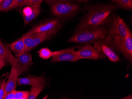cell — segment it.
<instances>
[{
    "mask_svg": "<svg viewBox=\"0 0 132 99\" xmlns=\"http://www.w3.org/2000/svg\"><path fill=\"white\" fill-rule=\"evenodd\" d=\"M117 6L112 3L97 4L89 6L80 22L92 26H104L109 23L112 14Z\"/></svg>",
    "mask_w": 132,
    "mask_h": 99,
    "instance_id": "6da1fadb",
    "label": "cell"
},
{
    "mask_svg": "<svg viewBox=\"0 0 132 99\" xmlns=\"http://www.w3.org/2000/svg\"><path fill=\"white\" fill-rule=\"evenodd\" d=\"M107 33V29L104 26L88 25L80 22L69 42L80 44H91L104 38Z\"/></svg>",
    "mask_w": 132,
    "mask_h": 99,
    "instance_id": "7a4b0ae2",
    "label": "cell"
},
{
    "mask_svg": "<svg viewBox=\"0 0 132 99\" xmlns=\"http://www.w3.org/2000/svg\"><path fill=\"white\" fill-rule=\"evenodd\" d=\"M49 6L51 14L63 20L76 15L81 6L75 1L70 0H44Z\"/></svg>",
    "mask_w": 132,
    "mask_h": 99,
    "instance_id": "3957f363",
    "label": "cell"
},
{
    "mask_svg": "<svg viewBox=\"0 0 132 99\" xmlns=\"http://www.w3.org/2000/svg\"><path fill=\"white\" fill-rule=\"evenodd\" d=\"M93 47L104 58H108L110 61L114 62L120 61V53L113 44L112 38L107 35L104 38L95 42Z\"/></svg>",
    "mask_w": 132,
    "mask_h": 99,
    "instance_id": "277c9868",
    "label": "cell"
},
{
    "mask_svg": "<svg viewBox=\"0 0 132 99\" xmlns=\"http://www.w3.org/2000/svg\"><path fill=\"white\" fill-rule=\"evenodd\" d=\"M63 20L59 18H51L35 26L25 34L41 32L54 36L60 30L63 26Z\"/></svg>",
    "mask_w": 132,
    "mask_h": 99,
    "instance_id": "5b68a950",
    "label": "cell"
},
{
    "mask_svg": "<svg viewBox=\"0 0 132 99\" xmlns=\"http://www.w3.org/2000/svg\"><path fill=\"white\" fill-rule=\"evenodd\" d=\"M107 29V35L113 39L115 37L125 38L127 36L129 28L123 19L117 15L112 17Z\"/></svg>",
    "mask_w": 132,
    "mask_h": 99,
    "instance_id": "8992f818",
    "label": "cell"
},
{
    "mask_svg": "<svg viewBox=\"0 0 132 99\" xmlns=\"http://www.w3.org/2000/svg\"><path fill=\"white\" fill-rule=\"evenodd\" d=\"M113 44L120 53L122 54L129 62L132 61V34L129 29L125 38L115 37L112 39Z\"/></svg>",
    "mask_w": 132,
    "mask_h": 99,
    "instance_id": "52a82bcc",
    "label": "cell"
},
{
    "mask_svg": "<svg viewBox=\"0 0 132 99\" xmlns=\"http://www.w3.org/2000/svg\"><path fill=\"white\" fill-rule=\"evenodd\" d=\"M53 37L52 35L41 32L30 35L24 34L21 38L26 45L25 53H29L30 51Z\"/></svg>",
    "mask_w": 132,
    "mask_h": 99,
    "instance_id": "ba28073f",
    "label": "cell"
},
{
    "mask_svg": "<svg viewBox=\"0 0 132 99\" xmlns=\"http://www.w3.org/2000/svg\"><path fill=\"white\" fill-rule=\"evenodd\" d=\"M80 60L76 54L75 48L71 47L61 51L53 52L51 62L53 63L63 61L76 62Z\"/></svg>",
    "mask_w": 132,
    "mask_h": 99,
    "instance_id": "9c48e42d",
    "label": "cell"
},
{
    "mask_svg": "<svg viewBox=\"0 0 132 99\" xmlns=\"http://www.w3.org/2000/svg\"><path fill=\"white\" fill-rule=\"evenodd\" d=\"M76 53L80 60L82 59L97 60L104 58L91 44H80L76 47Z\"/></svg>",
    "mask_w": 132,
    "mask_h": 99,
    "instance_id": "30bf717a",
    "label": "cell"
},
{
    "mask_svg": "<svg viewBox=\"0 0 132 99\" xmlns=\"http://www.w3.org/2000/svg\"><path fill=\"white\" fill-rule=\"evenodd\" d=\"M32 64L31 55L29 53H25L19 57H14L10 65L17 69L20 75L27 71Z\"/></svg>",
    "mask_w": 132,
    "mask_h": 99,
    "instance_id": "8fae6325",
    "label": "cell"
},
{
    "mask_svg": "<svg viewBox=\"0 0 132 99\" xmlns=\"http://www.w3.org/2000/svg\"><path fill=\"white\" fill-rule=\"evenodd\" d=\"M46 80L44 75L37 76L29 75L27 77L18 78L17 84L18 85H29L32 86H45Z\"/></svg>",
    "mask_w": 132,
    "mask_h": 99,
    "instance_id": "7c38bea8",
    "label": "cell"
},
{
    "mask_svg": "<svg viewBox=\"0 0 132 99\" xmlns=\"http://www.w3.org/2000/svg\"><path fill=\"white\" fill-rule=\"evenodd\" d=\"M19 75L15 68L12 66L10 74L5 85V94L15 90L17 85V80Z\"/></svg>",
    "mask_w": 132,
    "mask_h": 99,
    "instance_id": "4fadbf2b",
    "label": "cell"
},
{
    "mask_svg": "<svg viewBox=\"0 0 132 99\" xmlns=\"http://www.w3.org/2000/svg\"><path fill=\"white\" fill-rule=\"evenodd\" d=\"M7 45L14 53L15 57H19L25 53L26 45L21 37Z\"/></svg>",
    "mask_w": 132,
    "mask_h": 99,
    "instance_id": "5bb4252c",
    "label": "cell"
},
{
    "mask_svg": "<svg viewBox=\"0 0 132 99\" xmlns=\"http://www.w3.org/2000/svg\"><path fill=\"white\" fill-rule=\"evenodd\" d=\"M0 57L2 58L6 63H9L14 59V55L12 53L8 45L4 44L0 40Z\"/></svg>",
    "mask_w": 132,
    "mask_h": 99,
    "instance_id": "9a60e30c",
    "label": "cell"
},
{
    "mask_svg": "<svg viewBox=\"0 0 132 99\" xmlns=\"http://www.w3.org/2000/svg\"><path fill=\"white\" fill-rule=\"evenodd\" d=\"M31 6L32 7V10L31 15L23 18L25 24H28V23L36 18L41 12V4L32 5Z\"/></svg>",
    "mask_w": 132,
    "mask_h": 99,
    "instance_id": "2e32d148",
    "label": "cell"
},
{
    "mask_svg": "<svg viewBox=\"0 0 132 99\" xmlns=\"http://www.w3.org/2000/svg\"><path fill=\"white\" fill-rule=\"evenodd\" d=\"M44 88L45 86H32L27 99H37L38 95L44 90Z\"/></svg>",
    "mask_w": 132,
    "mask_h": 99,
    "instance_id": "e0dca14e",
    "label": "cell"
},
{
    "mask_svg": "<svg viewBox=\"0 0 132 99\" xmlns=\"http://www.w3.org/2000/svg\"><path fill=\"white\" fill-rule=\"evenodd\" d=\"M115 3L124 9L132 10V0H115Z\"/></svg>",
    "mask_w": 132,
    "mask_h": 99,
    "instance_id": "ac0fdd59",
    "label": "cell"
},
{
    "mask_svg": "<svg viewBox=\"0 0 132 99\" xmlns=\"http://www.w3.org/2000/svg\"><path fill=\"white\" fill-rule=\"evenodd\" d=\"M38 53L39 57L43 59H48L53 55V52L47 48H42L39 50Z\"/></svg>",
    "mask_w": 132,
    "mask_h": 99,
    "instance_id": "d6986e66",
    "label": "cell"
},
{
    "mask_svg": "<svg viewBox=\"0 0 132 99\" xmlns=\"http://www.w3.org/2000/svg\"><path fill=\"white\" fill-rule=\"evenodd\" d=\"M29 94V91H16L15 99H27Z\"/></svg>",
    "mask_w": 132,
    "mask_h": 99,
    "instance_id": "ffe728a7",
    "label": "cell"
},
{
    "mask_svg": "<svg viewBox=\"0 0 132 99\" xmlns=\"http://www.w3.org/2000/svg\"><path fill=\"white\" fill-rule=\"evenodd\" d=\"M13 0H3L0 4V11H8Z\"/></svg>",
    "mask_w": 132,
    "mask_h": 99,
    "instance_id": "44dd1931",
    "label": "cell"
},
{
    "mask_svg": "<svg viewBox=\"0 0 132 99\" xmlns=\"http://www.w3.org/2000/svg\"><path fill=\"white\" fill-rule=\"evenodd\" d=\"M6 78L0 80V99H4L5 94V85L6 83Z\"/></svg>",
    "mask_w": 132,
    "mask_h": 99,
    "instance_id": "7402d4cb",
    "label": "cell"
},
{
    "mask_svg": "<svg viewBox=\"0 0 132 99\" xmlns=\"http://www.w3.org/2000/svg\"><path fill=\"white\" fill-rule=\"evenodd\" d=\"M43 0H24L22 4V6H32V5L41 4Z\"/></svg>",
    "mask_w": 132,
    "mask_h": 99,
    "instance_id": "603a6c76",
    "label": "cell"
},
{
    "mask_svg": "<svg viewBox=\"0 0 132 99\" xmlns=\"http://www.w3.org/2000/svg\"><path fill=\"white\" fill-rule=\"evenodd\" d=\"M24 0H13L10 7L9 10L18 8V7H22V4Z\"/></svg>",
    "mask_w": 132,
    "mask_h": 99,
    "instance_id": "cb8c5ba5",
    "label": "cell"
},
{
    "mask_svg": "<svg viewBox=\"0 0 132 99\" xmlns=\"http://www.w3.org/2000/svg\"><path fill=\"white\" fill-rule=\"evenodd\" d=\"M16 91L13 90L6 94L4 99H15V94Z\"/></svg>",
    "mask_w": 132,
    "mask_h": 99,
    "instance_id": "d4e9b609",
    "label": "cell"
},
{
    "mask_svg": "<svg viewBox=\"0 0 132 99\" xmlns=\"http://www.w3.org/2000/svg\"><path fill=\"white\" fill-rule=\"evenodd\" d=\"M6 64L7 63H6V62L0 57V70L2 69L3 67H4L6 65Z\"/></svg>",
    "mask_w": 132,
    "mask_h": 99,
    "instance_id": "484cf974",
    "label": "cell"
},
{
    "mask_svg": "<svg viewBox=\"0 0 132 99\" xmlns=\"http://www.w3.org/2000/svg\"><path fill=\"white\" fill-rule=\"evenodd\" d=\"M70 1H75L76 2H79V3H84V2H87L89 0H70Z\"/></svg>",
    "mask_w": 132,
    "mask_h": 99,
    "instance_id": "4316f807",
    "label": "cell"
},
{
    "mask_svg": "<svg viewBox=\"0 0 132 99\" xmlns=\"http://www.w3.org/2000/svg\"><path fill=\"white\" fill-rule=\"evenodd\" d=\"M122 99H132V95H128L127 96L125 97H123V98H122Z\"/></svg>",
    "mask_w": 132,
    "mask_h": 99,
    "instance_id": "83f0119b",
    "label": "cell"
},
{
    "mask_svg": "<svg viewBox=\"0 0 132 99\" xmlns=\"http://www.w3.org/2000/svg\"><path fill=\"white\" fill-rule=\"evenodd\" d=\"M3 0H0V4H1V2H2V1H3Z\"/></svg>",
    "mask_w": 132,
    "mask_h": 99,
    "instance_id": "f1b7e54d",
    "label": "cell"
},
{
    "mask_svg": "<svg viewBox=\"0 0 132 99\" xmlns=\"http://www.w3.org/2000/svg\"><path fill=\"white\" fill-rule=\"evenodd\" d=\"M112 1L113 2V3H115V0H112Z\"/></svg>",
    "mask_w": 132,
    "mask_h": 99,
    "instance_id": "f546056e",
    "label": "cell"
}]
</instances>
